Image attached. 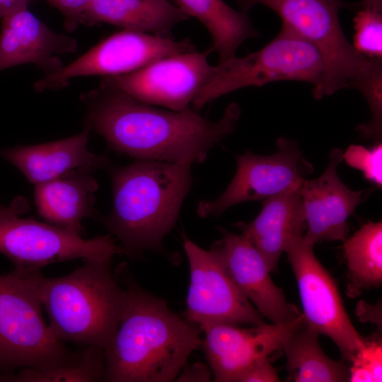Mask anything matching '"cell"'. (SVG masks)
Returning a JSON list of instances; mask_svg holds the SVG:
<instances>
[{"label":"cell","instance_id":"cell-1","mask_svg":"<svg viewBox=\"0 0 382 382\" xmlns=\"http://www.w3.org/2000/svg\"><path fill=\"white\" fill-rule=\"evenodd\" d=\"M85 127L108 146L137 160L203 163L209 151L231 134L241 110L230 103L217 121L189 108L163 110L117 89L98 86L82 93Z\"/></svg>","mask_w":382,"mask_h":382},{"label":"cell","instance_id":"cell-2","mask_svg":"<svg viewBox=\"0 0 382 382\" xmlns=\"http://www.w3.org/2000/svg\"><path fill=\"white\" fill-rule=\"evenodd\" d=\"M117 330L104 349L102 381L169 382L202 345L196 325L181 318L166 300L128 284Z\"/></svg>","mask_w":382,"mask_h":382},{"label":"cell","instance_id":"cell-3","mask_svg":"<svg viewBox=\"0 0 382 382\" xmlns=\"http://www.w3.org/2000/svg\"><path fill=\"white\" fill-rule=\"evenodd\" d=\"M192 164L137 160L112 171L113 207L102 221L125 255L163 250L191 187Z\"/></svg>","mask_w":382,"mask_h":382},{"label":"cell","instance_id":"cell-4","mask_svg":"<svg viewBox=\"0 0 382 382\" xmlns=\"http://www.w3.org/2000/svg\"><path fill=\"white\" fill-rule=\"evenodd\" d=\"M112 259L83 260V265L59 277H44L40 271L20 273L35 290L60 340L103 349L111 341L126 299V289L112 272Z\"/></svg>","mask_w":382,"mask_h":382},{"label":"cell","instance_id":"cell-5","mask_svg":"<svg viewBox=\"0 0 382 382\" xmlns=\"http://www.w3.org/2000/svg\"><path fill=\"white\" fill-rule=\"evenodd\" d=\"M248 13L256 4L274 11L289 30L313 45L320 54L323 71L320 83L313 88L316 99L334 94L345 88L359 89L382 67V59L359 53L342 29V8H359L361 3L342 0H237Z\"/></svg>","mask_w":382,"mask_h":382},{"label":"cell","instance_id":"cell-6","mask_svg":"<svg viewBox=\"0 0 382 382\" xmlns=\"http://www.w3.org/2000/svg\"><path fill=\"white\" fill-rule=\"evenodd\" d=\"M42 308L23 274L0 275V377L20 368H54L79 356L56 337Z\"/></svg>","mask_w":382,"mask_h":382},{"label":"cell","instance_id":"cell-7","mask_svg":"<svg viewBox=\"0 0 382 382\" xmlns=\"http://www.w3.org/2000/svg\"><path fill=\"white\" fill-rule=\"evenodd\" d=\"M323 71L317 50L282 27L277 35L260 50L241 57L234 55L212 66L191 105L197 110L234 91L279 81L308 82L315 88L320 83Z\"/></svg>","mask_w":382,"mask_h":382},{"label":"cell","instance_id":"cell-8","mask_svg":"<svg viewBox=\"0 0 382 382\" xmlns=\"http://www.w3.org/2000/svg\"><path fill=\"white\" fill-rule=\"evenodd\" d=\"M0 253L18 273L39 272L50 264L76 259L100 260L125 254L111 234L84 239L50 224L0 214Z\"/></svg>","mask_w":382,"mask_h":382},{"label":"cell","instance_id":"cell-9","mask_svg":"<svg viewBox=\"0 0 382 382\" xmlns=\"http://www.w3.org/2000/svg\"><path fill=\"white\" fill-rule=\"evenodd\" d=\"M285 253L295 276L306 323L338 347L342 360L351 362L365 338L355 329L337 284L321 265L303 236L294 238Z\"/></svg>","mask_w":382,"mask_h":382},{"label":"cell","instance_id":"cell-10","mask_svg":"<svg viewBox=\"0 0 382 382\" xmlns=\"http://www.w3.org/2000/svg\"><path fill=\"white\" fill-rule=\"evenodd\" d=\"M183 247L190 265V285L185 320L199 330L214 324L264 323L262 316L239 290L219 250L202 249L183 236Z\"/></svg>","mask_w":382,"mask_h":382},{"label":"cell","instance_id":"cell-11","mask_svg":"<svg viewBox=\"0 0 382 382\" xmlns=\"http://www.w3.org/2000/svg\"><path fill=\"white\" fill-rule=\"evenodd\" d=\"M194 50L187 39L175 40L164 35L123 29L59 71L44 75L33 88L37 92L52 91L66 87L79 77L126 74L161 58Z\"/></svg>","mask_w":382,"mask_h":382},{"label":"cell","instance_id":"cell-12","mask_svg":"<svg viewBox=\"0 0 382 382\" xmlns=\"http://www.w3.org/2000/svg\"><path fill=\"white\" fill-rule=\"evenodd\" d=\"M277 151L259 156L248 151L237 156L236 172L224 192L216 199L200 202L199 216H219L236 204L265 200L274 195L299 190L305 176L313 171L294 140L280 137Z\"/></svg>","mask_w":382,"mask_h":382},{"label":"cell","instance_id":"cell-13","mask_svg":"<svg viewBox=\"0 0 382 382\" xmlns=\"http://www.w3.org/2000/svg\"><path fill=\"white\" fill-rule=\"evenodd\" d=\"M212 49L194 50L161 58L132 72L102 77L100 86L120 90L152 105L182 111L207 82L212 69Z\"/></svg>","mask_w":382,"mask_h":382},{"label":"cell","instance_id":"cell-14","mask_svg":"<svg viewBox=\"0 0 382 382\" xmlns=\"http://www.w3.org/2000/svg\"><path fill=\"white\" fill-rule=\"evenodd\" d=\"M306 321L301 315L285 323L253 325L214 324L200 329L206 358L216 382H237L239 376L250 366L282 349L286 339Z\"/></svg>","mask_w":382,"mask_h":382},{"label":"cell","instance_id":"cell-15","mask_svg":"<svg viewBox=\"0 0 382 382\" xmlns=\"http://www.w3.org/2000/svg\"><path fill=\"white\" fill-rule=\"evenodd\" d=\"M222 238L213 244L242 294L262 317L273 323H285L298 318L301 312L288 302L282 290L273 282L266 262L243 235L219 228Z\"/></svg>","mask_w":382,"mask_h":382},{"label":"cell","instance_id":"cell-16","mask_svg":"<svg viewBox=\"0 0 382 382\" xmlns=\"http://www.w3.org/2000/svg\"><path fill=\"white\" fill-rule=\"evenodd\" d=\"M342 160L343 151L334 149L324 173L316 179L305 180L301 187L306 220L303 239L308 244L345 241L347 219L362 202L364 192L350 190L337 175V167Z\"/></svg>","mask_w":382,"mask_h":382},{"label":"cell","instance_id":"cell-17","mask_svg":"<svg viewBox=\"0 0 382 382\" xmlns=\"http://www.w3.org/2000/svg\"><path fill=\"white\" fill-rule=\"evenodd\" d=\"M1 20L0 71L32 64L45 75L51 74L64 66L62 55L78 50L75 38L52 30L28 7L12 11Z\"/></svg>","mask_w":382,"mask_h":382},{"label":"cell","instance_id":"cell-18","mask_svg":"<svg viewBox=\"0 0 382 382\" xmlns=\"http://www.w3.org/2000/svg\"><path fill=\"white\" fill-rule=\"evenodd\" d=\"M91 129L49 143L17 146L0 150V156L16 166L34 185L50 181L73 170L91 172L105 168L108 159L91 152Z\"/></svg>","mask_w":382,"mask_h":382},{"label":"cell","instance_id":"cell-19","mask_svg":"<svg viewBox=\"0 0 382 382\" xmlns=\"http://www.w3.org/2000/svg\"><path fill=\"white\" fill-rule=\"evenodd\" d=\"M300 189L265 199L254 220L236 224L260 252L270 272L277 271L279 258L289 243L303 236L306 230Z\"/></svg>","mask_w":382,"mask_h":382},{"label":"cell","instance_id":"cell-20","mask_svg":"<svg viewBox=\"0 0 382 382\" xmlns=\"http://www.w3.org/2000/svg\"><path fill=\"white\" fill-rule=\"evenodd\" d=\"M91 173L73 170L35 185V204L40 216L50 224L81 236L82 220L95 214L98 184Z\"/></svg>","mask_w":382,"mask_h":382},{"label":"cell","instance_id":"cell-21","mask_svg":"<svg viewBox=\"0 0 382 382\" xmlns=\"http://www.w3.org/2000/svg\"><path fill=\"white\" fill-rule=\"evenodd\" d=\"M188 18L169 0H93L84 24L105 23L165 36L174 25Z\"/></svg>","mask_w":382,"mask_h":382},{"label":"cell","instance_id":"cell-22","mask_svg":"<svg viewBox=\"0 0 382 382\" xmlns=\"http://www.w3.org/2000/svg\"><path fill=\"white\" fill-rule=\"evenodd\" d=\"M175 1L189 18H196L207 28L212 40L211 49L218 54L219 61L236 55L244 41L259 35L248 13L235 10L224 0Z\"/></svg>","mask_w":382,"mask_h":382},{"label":"cell","instance_id":"cell-23","mask_svg":"<svg viewBox=\"0 0 382 382\" xmlns=\"http://www.w3.org/2000/svg\"><path fill=\"white\" fill-rule=\"evenodd\" d=\"M318 335L305 321L286 339L282 349L286 358L287 381H349V366L347 363L328 357L319 344Z\"/></svg>","mask_w":382,"mask_h":382},{"label":"cell","instance_id":"cell-24","mask_svg":"<svg viewBox=\"0 0 382 382\" xmlns=\"http://www.w3.org/2000/svg\"><path fill=\"white\" fill-rule=\"evenodd\" d=\"M350 296L382 283V223L369 221L344 241Z\"/></svg>","mask_w":382,"mask_h":382},{"label":"cell","instance_id":"cell-25","mask_svg":"<svg viewBox=\"0 0 382 382\" xmlns=\"http://www.w3.org/2000/svg\"><path fill=\"white\" fill-rule=\"evenodd\" d=\"M105 369L104 349L86 346L73 361L54 368L22 369L18 374L4 375L3 382L102 381Z\"/></svg>","mask_w":382,"mask_h":382},{"label":"cell","instance_id":"cell-26","mask_svg":"<svg viewBox=\"0 0 382 382\" xmlns=\"http://www.w3.org/2000/svg\"><path fill=\"white\" fill-rule=\"evenodd\" d=\"M354 23V48L365 57L382 59V12L363 8Z\"/></svg>","mask_w":382,"mask_h":382},{"label":"cell","instance_id":"cell-27","mask_svg":"<svg viewBox=\"0 0 382 382\" xmlns=\"http://www.w3.org/2000/svg\"><path fill=\"white\" fill-rule=\"evenodd\" d=\"M382 345L378 336L365 338L349 366V381L376 382L382 380Z\"/></svg>","mask_w":382,"mask_h":382},{"label":"cell","instance_id":"cell-28","mask_svg":"<svg viewBox=\"0 0 382 382\" xmlns=\"http://www.w3.org/2000/svg\"><path fill=\"white\" fill-rule=\"evenodd\" d=\"M347 163L362 172L370 182L381 187L382 185V144L378 142L371 149L361 145H350L343 152Z\"/></svg>","mask_w":382,"mask_h":382},{"label":"cell","instance_id":"cell-29","mask_svg":"<svg viewBox=\"0 0 382 382\" xmlns=\"http://www.w3.org/2000/svg\"><path fill=\"white\" fill-rule=\"evenodd\" d=\"M63 16L64 26L69 30L84 24L86 11L93 0H45Z\"/></svg>","mask_w":382,"mask_h":382},{"label":"cell","instance_id":"cell-30","mask_svg":"<svg viewBox=\"0 0 382 382\" xmlns=\"http://www.w3.org/2000/svg\"><path fill=\"white\" fill-rule=\"evenodd\" d=\"M280 381L275 368L269 357L259 360L244 371L237 382H277Z\"/></svg>","mask_w":382,"mask_h":382},{"label":"cell","instance_id":"cell-31","mask_svg":"<svg viewBox=\"0 0 382 382\" xmlns=\"http://www.w3.org/2000/svg\"><path fill=\"white\" fill-rule=\"evenodd\" d=\"M184 372L178 377V381H207L210 379V374L203 364H195L192 367L184 366Z\"/></svg>","mask_w":382,"mask_h":382},{"label":"cell","instance_id":"cell-32","mask_svg":"<svg viewBox=\"0 0 382 382\" xmlns=\"http://www.w3.org/2000/svg\"><path fill=\"white\" fill-rule=\"evenodd\" d=\"M28 210V202L21 196L16 197L8 206L0 204V214H12L20 216Z\"/></svg>","mask_w":382,"mask_h":382},{"label":"cell","instance_id":"cell-33","mask_svg":"<svg viewBox=\"0 0 382 382\" xmlns=\"http://www.w3.org/2000/svg\"><path fill=\"white\" fill-rule=\"evenodd\" d=\"M33 0H0V19L16 10L28 7Z\"/></svg>","mask_w":382,"mask_h":382},{"label":"cell","instance_id":"cell-34","mask_svg":"<svg viewBox=\"0 0 382 382\" xmlns=\"http://www.w3.org/2000/svg\"><path fill=\"white\" fill-rule=\"evenodd\" d=\"M360 3L364 8L382 12V0H362Z\"/></svg>","mask_w":382,"mask_h":382}]
</instances>
